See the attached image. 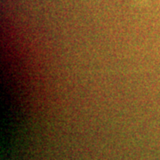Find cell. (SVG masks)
<instances>
[{
    "instance_id": "obj_1",
    "label": "cell",
    "mask_w": 160,
    "mask_h": 160,
    "mask_svg": "<svg viewBox=\"0 0 160 160\" xmlns=\"http://www.w3.org/2000/svg\"><path fill=\"white\" fill-rule=\"evenodd\" d=\"M141 1H142V2H146L147 0H141Z\"/></svg>"
}]
</instances>
